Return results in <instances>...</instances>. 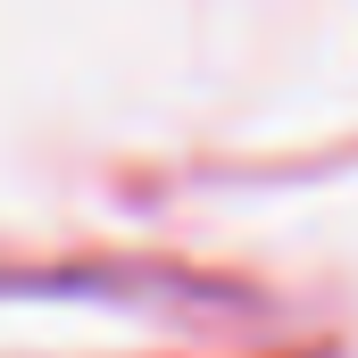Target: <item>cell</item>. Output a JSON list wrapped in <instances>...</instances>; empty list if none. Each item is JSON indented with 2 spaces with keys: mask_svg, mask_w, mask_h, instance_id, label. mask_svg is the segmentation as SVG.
Wrapping results in <instances>:
<instances>
[]
</instances>
